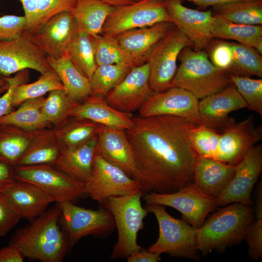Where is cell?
Returning a JSON list of instances; mask_svg holds the SVG:
<instances>
[{
  "instance_id": "48",
  "label": "cell",
  "mask_w": 262,
  "mask_h": 262,
  "mask_svg": "<svg viewBox=\"0 0 262 262\" xmlns=\"http://www.w3.org/2000/svg\"><path fill=\"white\" fill-rule=\"evenodd\" d=\"M20 219L0 193V237L7 235Z\"/></svg>"
},
{
  "instance_id": "38",
  "label": "cell",
  "mask_w": 262,
  "mask_h": 262,
  "mask_svg": "<svg viewBox=\"0 0 262 262\" xmlns=\"http://www.w3.org/2000/svg\"><path fill=\"white\" fill-rule=\"evenodd\" d=\"M231 82L246 102L248 109L262 115V79L229 75Z\"/></svg>"
},
{
  "instance_id": "57",
  "label": "cell",
  "mask_w": 262,
  "mask_h": 262,
  "mask_svg": "<svg viewBox=\"0 0 262 262\" xmlns=\"http://www.w3.org/2000/svg\"><path fill=\"white\" fill-rule=\"evenodd\" d=\"M7 83V82L2 77H0V86L5 85Z\"/></svg>"
},
{
  "instance_id": "41",
  "label": "cell",
  "mask_w": 262,
  "mask_h": 262,
  "mask_svg": "<svg viewBox=\"0 0 262 262\" xmlns=\"http://www.w3.org/2000/svg\"><path fill=\"white\" fill-rule=\"evenodd\" d=\"M76 0H36V19L32 34L56 14L70 11Z\"/></svg>"
},
{
  "instance_id": "19",
  "label": "cell",
  "mask_w": 262,
  "mask_h": 262,
  "mask_svg": "<svg viewBox=\"0 0 262 262\" xmlns=\"http://www.w3.org/2000/svg\"><path fill=\"white\" fill-rule=\"evenodd\" d=\"M77 30L72 14L67 11L56 14L37 31L29 34L48 57L58 59L67 55L68 49Z\"/></svg>"
},
{
  "instance_id": "27",
  "label": "cell",
  "mask_w": 262,
  "mask_h": 262,
  "mask_svg": "<svg viewBox=\"0 0 262 262\" xmlns=\"http://www.w3.org/2000/svg\"><path fill=\"white\" fill-rule=\"evenodd\" d=\"M52 69L59 76L68 97L73 101L84 100L92 95L90 80L76 67L67 55L58 59L48 57Z\"/></svg>"
},
{
  "instance_id": "10",
  "label": "cell",
  "mask_w": 262,
  "mask_h": 262,
  "mask_svg": "<svg viewBox=\"0 0 262 262\" xmlns=\"http://www.w3.org/2000/svg\"><path fill=\"white\" fill-rule=\"evenodd\" d=\"M163 21L171 22L164 0H142L128 5L113 7L101 34L115 37L125 31Z\"/></svg>"
},
{
  "instance_id": "5",
  "label": "cell",
  "mask_w": 262,
  "mask_h": 262,
  "mask_svg": "<svg viewBox=\"0 0 262 262\" xmlns=\"http://www.w3.org/2000/svg\"><path fill=\"white\" fill-rule=\"evenodd\" d=\"M143 192L109 197L103 203L112 213L118 232L117 241L110 255L112 259L126 258L142 247L137 243L139 231L143 229L144 220L148 213L143 207Z\"/></svg>"
},
{
  "instance_id": "31",
  "label": "cell",
  "mask_w": 262,
  "mask_h": 262,
  "mask_svg": "<svg viewBox=\"0 0 262 262\" xmlns=\"http://www.w3.org/2000/svg\"><path fill=\"white\" fill-rule=\"evenodd\" d=\"M213 15L235 23L262 24V0H236L212 7Z\"/></svg>"
},
{
  "instance_id": "35",
  "label": "cell",
  "mask_w": 262,
  "mask_h": 262,
  "mask_svg": "<svg viewBox=\"0 0 262 262\" xmlns=\"http://www.w3.org/2000/svg\"><path fill=\"white\" fill-rule=\"evenodd\" d=\"M60 89H64L60 79L54 70H50L41 74L33 83H22L16 86L12 95V106L20 104L29 99L42 97L51 91Z\"/></svg>"
},
{
  "instance_id": "37",
  "label": "cell",
  "mask_w": 262,
  "mask_h": 262,
  "mask_svg": "<svg viewBox=\"0 0 262 262\" xmlns=\"http://www.w3.org/2000/svg\"><path fill=\"white\" fill-rule=\"evenodd\" d=\"M9 125H0V163L12 167L17 164L26 152L29 141L12 132Z\"/></svg>"
},
{
  "instance_id": "42",
  "label": "cell",
  "mask_w": 262,
  "mask_h": 262,
  "mask_svg": "<svg viewBox=\"0 0 262 262\" xmlns=\"http://www.w3.org/2000/svg\"><path fill=\"white\" fill-rule=\"evenodd\" d=\"M99 127L100 124L89 120L73 124L67 130L64 136L68 147L78 146L97 135Z\"/></svg>"
},
{
  "instance_id": "22",
  "label": "cell",
  "mask_w": 262,
  "mask_h": 262,
  "mask_svg": "<svg viewBox=\"0 0 262 262\" xmlns=\"http://www.w3.org/2000/svg\"><path fill=\"white\" fill-rule=\"evenodd\" d=\"M1 194L21 219L30 221L41 214L54 202L50 196L37 186L17 180Z\"/></svg>"
},
{
  "instance_id": "43",
  "label": "cell",
  "mask_w": 262,
  "mask_h": 262,
  "mask_svg": "<svg viewBox=\"0 0 262 262\" xmlns=\"http://www.w3.org/2000/svg\"><path fill=\"white\" fill-rule=\"evenodd\" d=\"M205 51L210 61L215 66L227 72L231 66L233 51L229 41L214 39Z\"/></svg>"
},
{
  "instance_id": "52",
  "label": "cell",
  "mask_w": 262,
  "mask_h": 262,
  "mask_svg": "<svg viewBox=\"0 0 262 262\" xmlns=\"http://www.w3.org/2000/svg\"><path fill=\"white\" fill-rule=\"evenodd\" d=\"M161 255L142 248L141 250L127 258L128 262H157L161 260Z\"/></svg>"
},
{
  "instance_id": "9",
  "label": "cell",
  "mask_w": 262,
  "mask_h": 262,
  "mask_svg": "<svg viewBox=\"0 0 262 262\" xmlns=\"http://www.w3.org/2000/svg\"><path fill=\"white\" fill-rule=\"evenodd\" d=\"M14 172L16 180L37 186L57 203L73 202L87 196L84 183L45 164L18 165L14 169Z\"/></svg>"
},
{
  "instance_id": "51",
  "label": "cell",
  "mask_w": 262,
  "mask_h": 262,
  "mask_svg": "<svg viewBox=\"0 0 262 262\" xmlns=\"http://www.w3.org/2000/svg\"><path fill=\"white\" fill-rule=\"evenodd\" d=\"M24 258L15 246L8 245L0 249V262H23Z\"/></svg>"
},
{
  "instance_id": "14",
  "label": "cell",
  "mask_w": 262,
  "mask_h": 262,
  "mask_svg": "<svg viewBox=\"0 0 262 262\" xmlns=\"http://www.w3.org/2000/svg\"><path fill=\"white\" fill-rule=\"evenodd\" d=\"M262 170V145H255L235 165L234 176L227 187L216 199V206L223 207L232 203L252 206L251 192Z\"/></svg>"
},
{
  "instance_id": "26",
  "label": "cell",
  "mask_w": 262,
  "mask_h": 262,
  "mask_svg": "<svg viewBox=\"0 0 262 262\" xmlns=\"http://www.w3.org/2000/svg\"><path fill=\"white\" fill-rule=\"evenodd\" d=\"M174 26L171 22H160L150 26L125 31L115 38L123 49L146 62L147 56L151 49Z\"/></svg>"
},
{
  "instance_id": "12",
  "label": "cell",
  "mask_w": 262,
  "mask_h": 262,
  "mask_svg": "<svg viewBox=\"0 0 262 262\" xmlns=\"http://www.w3.org/2000/svg\"><path fill=\"white\" fill-rule=\"evenodd\" d=\"M87 196L104 203L112 196L129 195L141 190L139 182L118 167L95 155L91 175L84 183Z\"/></svg>"
},
{
  "instance_id": "45",
  "label": "cell",
  "mask_w": 262,
  "mask_h": 262,
  "mask_svg": "<svg viewBox=\"0 0 262 262\" xmlns=\"http://www.w3.org/2000/svg\"><path fill=\"white\" fill-rule=\"evenodd\" d=\"M26 25L24 16L7 15L0 16V41L19 37L25 32Z\"/></svg>"
},
{
  "instance_id": "54",
  "label": "cell",
  "mask_w": 262,
  "mask_h": 262,
  "mask_svg": "<svg viewBox=\"0 0 262 262\" xmlns=\"http://www.w3.org/2000/svg\"><path fill=\"white\" fill-rule=\"evenodd\" d=\"M190 2H193L194 3L198 6L205 8L209 6H213L216 5L222 4L229 1L236 0H186Z\"/></svg>"
},
{
  "instance_id": "44",
  "label": "cell",
  "mask_w": 262,
  "mask_h": 262,
  "mask_svg": "<svg viewBox=\"0 0 262 262\" xmlns=\"http://www.w3.org/2000/svg\"><path fill=\"white\" fill-rule=\"evenodd\" d=\"M60 153L54 147L46 146L25 152L17 165L27 166L54 164Z\"/></svg>"
},
{
  "instance_id": "15",
  "label": "cell",
  "mask_w": 262,
  "mask_h": 262,
  "mask_svg": "<svg viewBox=\"0 0 262 262\" xmlns=\"http://www.w3.org/2000/svg\"><path fill=\"white\" fill-rule=\"evenodd\" d=\"M171 22L187 37L196 51L206 50L214 40L212 10L201 11L184 6L183 0H164Z\"/></svg>"
},
{
  "instance_id": "17",
  "label": "cell",
  "mask_w": 262,
  "mask_h": 262,
  "mask_svg": "<svg viewBox=\"0 0 262 262\" xmlns=\"http://www.w3.org/2000/svg\"><path fill=\"white\" fill-rule=\"evenodd\" d=\"M154 93L149 83V66L146 63L132 68L105 98L113 108L131 114L138 111Z\"/></svg>"
},
{
  "instance_id": "1",
  "label": "cell",
  "mask_w": 262,
  "mask_h": 262,
  "mask_svg": "<svg viewBox=\"0 0 262 262\" xmlns=\"http://www.w3.org/2000/svg\"><path fill=\"white\" fill-rule=\"evenodd\" d=\"M125 130L135 157L134 179L143 192H174L193 182L198 155L190 138L196 125L169 115L132 117Z\"/></svg>"
},
{
  "instance_id": "40",
  "label": "cell",
  "mask_w": 262,
  "mask_h": 262,
  "mask_svg": "<svg viewBox=\"0 0 262 262\" xmlns=\"http://www.w3.org/2000/svg\"><path fill=\"white\" fill-rule=\"evenodd\" d=\"M72 100L64 89L54 90L49 92L41 109L45 118L49 122L56 123L71 108Z\"/></svg>"
},
{
  "instance_id": "21",
  "label": "cell",
  "mask_w": 262,
  "mask_h": 262,
  "mask_svg": "<svg viewBox=\"0 0 262 262\" xmlns=\"http://www.w3.org/2000/svg\"><path fill=\"white\" fill-rule=\"evenodd\" d=\"M247 107L246 102L232 83L198 102L203 125L216 131H222L233 119L228 117L229 113Z\"/></svg>"
},
{
  "instance_id": "20",
  "label": "cell",
  "mask_w": 262,
  "mask_h": 262,
  "mask_svg": "<svg viewBox=\"0 0 262 262\" xmlns=\"http://www.w3.org/2000/svg\"><path fill=\"white\" fill-rule=\"evenodd\" d=\"M95 155L135 177L136 163L125 130L100 125Z\"/></svg>"
},
{
  "instance_id": "29",
  "label": "cell",
  "mask_w": 262,
  "mask_h": 262,
  "mask_svg": "<svg viewBox=\"0 0 262 262\" xmlns=\"http://www.w3.org/2000/svg\"><path fill=\"white\" fill-rule=\"evenodd\" d=\"M113 7L100 0H76L70 11L78 30L96 35L101 34Z\"/></svg>"
},
{
  "instance_id": "53",
  "label": "cell",
  "mask_w": 262,
  "mask_h": 262,
  "mask_svg": "<svg viewBox=\"0 0 262 262\" xmlns=\"http://www.w3.org/2000/svg\"><path fill=\"white\" fill-rule=\"evenodd\" d=\"M257 189V195L254 211L256 219H262V182H259Z\"/></svg>"
},
{
  "instance_id": "13",
  "label": "cell",
  "mask_w": 262,
  "mask_h": 262,
  "mask_svg": "<svg viewBox=\"0 0 262 262\" xmlns=\"http://www.w3.org/2000/svg\"><path fill=\"white\" fill-rule=\"evenodd\" d=\"M32 69L41 74L52 70L48 56L25 32L19 37L0 41V74L7 77Z\"/></svg>"
},
{
  "instance_id": "28",
  "label": "cell",
  "mask_w": 262,
  "mask_h": 262,
  "mask_svg": "<svg viewBox=\"0 0 262 262\" xmlns=\"http://www.w3.org/2000/svg\"><path fill=\"white\" fill-rule=\"evenodd\" d=\"M211 33L214 38L232 40L255 48L262 53V25L235 23L213 15Z\"/></svg>"
},
{
  "instance_id": "55",
  "label": "cell",
  "mask_w": 262,
  "mask_h": 262,
  "mask_svg": "<svg viewBox=\"0 0 262 262\" xmlns=\"http://www.w3.org/2000/svg\"><path fill=\"white\" fill-rule=\"evenodd\" d=\"M109 5L115 7L130 5L142 0H100Z\"/></svg>"
},
{
  "instance_id": "25",
  "label": "cell",
  "mask_w": 262,
  "mask_h": 262,
  "mask_svg": "<svg viewBox=\"0 0 262 262\" xmlns=\"http://www.w3.org/2000/svg\"><path fill=\"white\" fill-rule=\"evenodd\" d=\"M97 140L98 135L62 151L54 163L56 169L74 180L85 183L92 172Z\"/></svg>"
},
{
  "instance_id": "30",
  "label": "cell",
  "mask_w": 262,
  "mask_h": 262,
  "mask_svg": "<svg viewBox=\"0 0 262 262\" xmlns=\"http://www.w3.org/2000/svg\"><path fill=\"white\" fill-rule=\"evenodd\" d=\"M90 36L97 66L116 64L132 68L146 63L123 49L115 37L101 34Z\"/></svg>"
},
{
  "instance_id": "11",
  "label": "cell",
  "mask_w": 262,
  "mask_h": 262,
  "mask_svg": "<svg viewBox=\"0 0 262 262\" xmlns=\"http://www.w3.org/2000/svg\"><path fill=\"white\" fill-rule=\"evenodd\" d=\"M146 204H156L179 211L184 221L195 229L199 228L210 212L216 206V199L201 191L193 182L168 194L146 193Z\"/></svg>"
},
{
  "instance_id": "2",
  "label": "cell",
  "mask_w": 262,
  "mask_h": 262,
  "mask_svg": "<svg viewBox=\"0 0 262 262\" xmlns=\"http://www.w3.org/2000/svg\"><path fill=\"white\" fill-rule=\"evenodd\" d=\"M61 209L57 205L46 210L18 229L9 245L18 249L24 257L42 262H61L69 249L59 221Z\"/></svg>"
},
{
  "instance_id": "36",
  "label": "cell",
  "mask_w": 262,
  "mask_h": 262,
  "mask_svg": "<svg viewBox=\"0 0 262 262\" xmlns=\"http://www.w3.org/2000/svg\"><path fill=\"white\" fill-rule=\"evenodd\" d=\"M131 69L116 64L97 66L89 79L92 90V95L105 97L125 78Z\"/></svg>"
},
{
  "instance_id": "50",
  "label": "cell",
  "mask_w": 262,
  "mask_h": 262,
  "mask_svg": "<svg viewBox=\"0 0 262 262\" xmlns=\"http://www.w3.org/2000/svg\"><path fill=\"white\" fill-rule=\"evenodd\" d=\"M16 180L13 167L0 163V193L9 187Z\"/></svg>"
},
{
  "instance_id": "33",
  "label": "cell",
  "mask_w": 262,
  "mask_h": 262,
  "mask_svg": "<svg viewBox=\"0 0 262 262\" xmlns=\"http://www.w3.org/2000/svg\"><path fill=\"white\" fill-rule=\"evenodd\" d=\"M67 56L80 71L90 79L97 66L90 35L77 29L68 49Z\"/></svg>"
},
{
  "instance_id": "56",
  "label": "cell",
  "mask_w": 262,
  "mask_h": 262,
  "mask_svg": "<svg viewBox=\"0 0 262 262\" xmlns=\"http://www.w3.org/2000/svg\"><path fill=\"white\" fill-rule=\"evenodd\" d=\"M8 86H9V84L8 82L5 85L0 86V94H1L2 93L5 92L8 89Z\"/></svg>"
},
{
  "instance_id": "3",
  "label": "cell",
  "mask_w": 262,
  "mask_h": 262,
  "mask_svg": "<svg viewBox=\"0 0 262 262\" xmlns=\"http://www.w3.org/2000/svg\"><path fill=\"white\" fill-rule=\"evenodd\" d=\"M254 217L251 206L232 203L223 206L196 229L197 249L206 256L213 251L223 252L239 244Z\"/></svg>"
},
{
  "instance_id": "39",
  "label": "cell",
  "mask_w": 262,
  "mask_h": 262,
  "mask_svg": "<svg viewBox=\"0 0 262 262\" xmlns=\"http://www.w3.org/2000/svg\"><path fill=\"white\" fill-rule=\"evenodd\" d=\"M220 134L217 131L203 125H195L190 138L198 156L215 159Z\"/></svg>"
},
{
  "instance_id": "46",
  "label": "cell",
  "mask_w": 262,
  "mask_h": 262,
  "mask_svg": "<svg viewBox=\"0 0 262 262\" xmlns=\"http://www.w3.org/2000/svg\"><path fill=\"white\" fill-rule=\"evenodd\" d=\"M244 239L248 246V254L255 261L262 257V219H256L246 229Z\"/></svg>"
},
{
  "instance_id": "4",
  "label": "cell",
  "mask_w": 262,
  "mask_h": 262,
  "mask_svg": "<svg viewBox=\"0 0 262 262\" xmlns=\"http://www.w3.org/2000/svg\"><path fill=\"white\" fill-rule=\"evenodd\" d=\"M178 59L180 64L172 82V87L184 89L198 100L219 92L232 82L226 70L214 66L204 50L184 48Z\"/></svg>"
},
{
  "instance_id": "23",
  "label": "cell",
  "mask_w": 262,
  "mask_h": 262,
  "mask_svg": "<svg viewBox=\"0 0 262 262\" xmlns=\"http://www.w3.org/2000/svg\"><path fill=\"white\" fill-rule=\"evenodd\" d=\"M84 100L83 103L73 106L68 114L114 128L127 130L133 127L131 114L113 108L105 97L91 95Z\"/></svg>"
},
{
  "instance_id": "32",
  "label": "cell",
  "mask_w": 262,
  "mask_h": 262,
  "mask_svg": "<svg viewBox=\"0 0 262 262\" xmlns=\"http://www.w3.org/2000/svg\"><path fill=\"white\" fill-rule=\"evenodd\" d=\"M45 100V98L40 97L24 101L17 110L0 117V125H10L28 130L46 126L49 122L41 112Z\"/></svg>"
},
{
  "instance_id": "47",
  "label": "cell",
  "mask_w": 262,
  "mask_h": 262,
  "mask_svg": "<svg viewBox=\"0 0 262 262\" xmlns=\"http://www.w3.org/2000/svg\"><path fill=\"white\" fill-rule=\"evenodd\" d=\"M27 76V69H25L17 72L12 78L2 77L8 82L9 86L5 93L0 97V117L10 112L14 89L17 85L23 83Z\"/></svg>"
},
{
  "instance_id": "16",
  "label": "cell",
  "mask_w": 262,
  "mask_h": 262,
  "mask_svg": "<svg viewBox=\"0 0 262 262\" xmlns=\"http://www.w3.org/2000/svg\"><path fill=\"white\" fill-rule=\"evenodd\" d=\"M199 100L190 92L173 86L163 92L154 93L139 109V115H169L203 125L198 110Z\"/></svg>"
},
{
  "instance_id": "24",
  "label": "cell",
  "mask_w": 262,
  "mask_h": 262,
  "mask_svg": "<svg viewBox=\"0 0 262 262\" xmlns=\"http://www.w3.org/2000/svg\"><path fill=\"white\" fill-rule=\"evenodd\" d=\"M234 173L235 166L199 156L193 182L203 193L216 199L227 187Z\"/></svg>"
},
{
  "instance_id": "6",
  "label": "cell",
  "mask_w": 262,
  "mask_h": 262,
  "mask_svg": "<svg viewBox=\"0 0 262 262\" xmlns=\"http://www.w3.org/2000/svg\"><path fill=\"white\" fill-rule=\"evenodd\" d=\"M148 212L154 214L159 226V236L156 242L148 248L150 252L159 254L199 260L200 253L196 240V229L184 220L170 215L165 206L146 204Z\"/></svg>"
},
{
  "instance_id": "18",
  "label": "cell",
  "mask_w": 262,
  "mask_h": 262,
  "mask_svg": "<svg viewBox=\"0 0 262 262\" xmlns=\"http://www.w3.org/2000/svg\"><path fill=\"white\" fill-rule=\"evenodd\" d=\"M262 137V127L255 126L252 115L237 123L232 119L220 134L214 159L235 166Z\"/></svg>"
},
{
  "instance_id": "49",
  "label": "cell",
  "mask_w": 262,
  "mask_h": 262,
  "mask_svg": "<svg viewBox=\"0 0 262 262\" xmlns=\"http://www.w3.org/2000/svg\"><path fill=\"white\" fill-rule=\"evenodd\" d=\"M22 4L24 11L27 25L25 32L31 33L33 32L36 19V0H18Z\"/></svg>"
},
{
  "instance_id": "8",
  "label": "cell",
  "mask_w": 262,
  "mask_h": 262,
  "mask_svg": "<svg viewBox=\"0 0 262 262\" xmlns=\"http://www.w3.org/2000/svg\"><path fill=\"white\" fill-rule=\"evenodd\" d=\"M57 204L61 209L60 219L69 249L83 237L107 235L115 228L114 217L105 208L86 209L72 202Z\"/></svg>"
},
{
  "instance_id": "34",
  "label": "cell",
  "mask_w": 262,
  "mask_h": 262,
  "mask_svg": "<svg viewBox=\"0 0 262 262\" xmlns=\"http://www.w3.org/2000/svg\"><path fill=\"white\" fill-rule=\"evenodd\" d=\"M233 51V62L227 71L229 75L243 77L255 75L262 77V57L253 47L229 42Z\"/></svg>"
},
{
  "instance_id": "7",
  "label": "cell",
  "mask_w": 262,
  "mask_h": 262,
  "mask_svg": "<svg viewBox=\"0 0 262 262\" xmlns=\"http://www.w3.org/2000/svg\"><path fill=\"white\" fill-rule=\"evenodd\" d=\"M192 44L182 32L174 26L151 49L147 56L149 69V83L154 93L165 91L172 87L176 74L177 60L181 51Z\"/></svg>"
}]
</instances>
